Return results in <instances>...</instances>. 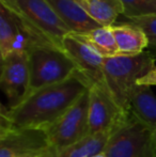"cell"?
<instances>
[{
	"label": "cell",
	"mask_w": 156,
	"mask_h": 157,
	"mask_svg": "<svg viewBox=\"0 0 156 157\" xmlns=\"http://www.w3.org/2000/svg\"><path fill=\"white\" fill-rule=\"evenodd\" d=\"M88 80L76 72L65 81L40 89L14 108L1 107V122L13 127L47 129L89 88Z\"/></svg>",
	"instance_id": "cell-1"
},
{
	"label": "cell",
	"mask_w": 156,
	"mask_h": 157,
	"mask_svg": "<svg viewBox=\"0 0 156 157\" xmlns=\"http://www.w3.org/2000/svg\"><path fill=\"white\" fill-rule=\"evenodd\" d=\"M155 56L150 52L104 58V82L123 110L129 111L131 99L138 80L155 67Z\"/></svg>",
	"instance_id": "cell-2"
},
{
	"label": "cell",
	"mask_w": 156,
	"mask_h": 157,
	"mask_svg": "<svg viewBox=\"0 0 156 157\" xmlns=\"http://www.w3.org/2000/svg\"><path fill=\"white\" fill-rule=\"evenodd\" d=\"M30 95L40 89L65 81L76 72L75 64L67 52L55 45H42L28 52Z\"/></svg>",
	"instance_id": "cell-3"
},
{
	"label": "cell",
	"mask_w": 156,
	"mask_h": 157,
	"mask_svg": "<svg viewBox=\"0 0 156 157\" xmlns=\"http://www.w3.org/2000/svg\"><path fill=\"white\" fill-rule=\"evenodd\" d=\"M104 154L106 157H156V136L129 111L111 132Z\"/></svg>",
	"instance_id": "cell-4"
},
{
	"label": "cell",
	"mask_w": 156,
	"mask_h": 157,
	"mask_svg": "<svg viewBox=\"0 0 156 157\" xmlns=\"http://www.w3.org/2000/svg\"><path fill=\"white\" fill-rule=\"evenodd\" d=\"M0 3L17 13L61 49L64 37L72 33L47 0H0Z\"/></svg>",
	"instance_id": "cell-5"
},
{
	"label": "cell",
	"mask_w": 156,
	"mask_h": 157,
	"mask_svg": "<svg viewBox=\"0 0 156 157\" xmlns=\"http://www.w3.org/2000/svg\"><path fill=\"white\" fill-rule=\"evenodd\" d=\"M89 89L46 129L50 143L49 154L61 151L89 135Z\"/></svg>",
	"instance_id": "cell-6"
},
{
	"label": "cell",
	"mask_w": 156,
	"mask_h": 157,
	"mask_svg": "<svg viewBox=\"0 0 156 157\" xmlns=\"http://www.w3.org/2000/svg\"><path fill=\"white\" fill-rule=\"evenodd\" d=\"M42 45H54L17 13L0 6V54L1 58L12 52H29ZM56 46V45H55Z\"/></svg>",
	"instance_id": "cell-7"
},
{
	"label": "cell",
	"mask_w": 156,
	"mask_h": 157,
	"mask_svg": "<svg viewBox=\"0 0 156 157\" xmlns=\"http://www.w3.org/2000/svg\"><path fill=\"white\" fill-rule=\"evenodd\" d=\"M49 152L46 129L13 127L0 121V157H46Z\"/></svg>",
	"instance_id": "cell-8"
},
{
	"label": "cell",
	"mask_w": 156,
	"mask_h": 157,
	"mask_svg": "<svg viewBox=\"0 0 156 157\" xmlns=\"http://www.w3.org/2000/svg\"><path fill=\"white\" fill-rule=\"evenodd\" d=\"M129 111L123 110L104 81L89 89V135L111 132Z\"/></svg>",
	"instance_id": "cell-9"
},
{
	"label": "cell",
	"mask_w": 156,
	"mask_h": 157,
	"mask_svg": "<svg viewBox=\"0 0 156 157\" xmlns=\"http://www.w3.org/2000/svg\"><path fill=\"white\" fill-rule=\"evenodd\" d=\"M0 87L8 98L9 108L18 106L28 96L30 71L27 52H12L1 58Z\"/></svg>",
	"instance_id": "cell-10"
},
{
	"label": "cell",
	"mask_w": 156,
	"mask_h": 157,
	"mask_svg": "<svg viewBox=\"0 0 156 157\" xmlns=\"http://www.w3.org/2000/svg\"><path fill=\"white\" fill-rule=\"evenodd\" d=\"M62 49L67 52L80 73L90 85L104 81L103 64L104 58L95 49L70 33L62 42Z\"/></svg>",
	"instance_id": "cell-11"
},
{
	"label": "cell",
	"mask_w": 156,
	"mask_h": 157,
	"mask_svg": "<svg viewBox=\"0 0 156 157\" xmlns=\"http://www.w3.org/2000/svg\"><path fill=\"white\" fill-rule=\"evenodd\" d=\"M47 2L74 34H81L101 27L76 0H47Z\"/></svg>",
	"instance_id": "cell-12"
},
{
	"label": "cell",
	"mask_w": 156,
	"mask_h": 157,
	"mask_svg": "<svg viewBox=\"0 0 156 157\" xmlns=\"http://www.w3.org/2000/svg\"><path fill=\"white\" fill-rule=\"evenodd\" d=\"M112 31L117 43L119 55L133 56L144 52L150 45L149 37L140 27L133 23L113 25Z\"/></svg>",
	"instance_id": "cell-13"
},
{
	"label": "cell",
	"mask_w": 156,
	"mask_h": 157,
	"mask_svg": "<svg viewBox=\"0 0 156 157\" xmlns=\"http://www.w3.org/2000/svg\"><path fill=\"white\" fill-rule=\"evenodd\" d=\"M129 111L156 136V95L149 86H137L131 99Z\"/></svg>",
	"instance_id": "cell-14"
},
{
	"label": "cell",
	"mask_w": 156,
	"mask_h": 157,
	"mask_svg": "<svg viewBox=\"0 0 156 157\" xmlns=\"http://www.w3.org/2000/svg\"><path fill=\"white\" fill-rule=\"evenodd\" d=\"M111 132H98L88 135L74 144L46 157H92L103 154L110 138Z\"/></svg>",
	"instance_id": "cell-15"
},
{
	"label": "cell",
	"mask_w": 156,
	"mask_h": 157,
	"mask_svg": "<svg viewBox=\"0 0 156 157\" xmlns=\"http://www.w3.org/2000/svg\"><path fill=\"white\" fill-rule=\"evenodd\" d=\"M87 14L102 27L115 25L119 15H123L120 0H76Z\"/></svg>",
	"instance_id": "cell-16"
},
{
	"label": "cell",
	"mask_w": 156,
	"mask_h": 157,
	"mask_svg": "<svg viewBox=\"0 0 156 157\" xmlns=\"http://www.w3.org/2000/svg\"><path fill=\"white\" fill-rule=\"evenodd\" d=\"M74 34V33H72ZM80 41L85 42L103 57H112L119 55L112 27H97L81 34H74Z\"/></svg>",
	"instance_id": "cell-17"
},
{
	"label": "cell",
	"mask_w": 156,
	"mask_h": 157,
	"mask_svg": "<svg viewBox=\"0 0 156 157\" xmlns=\"http://www.w3.org/2000/svg\"><path fill=\"white\" fill-rule=\"evenodd\" d=\"M123 15L127 18H137L156 15V0H120Z\"/></svg>",
	"instance_id": "cell-18"
},
{
	"label": "cell",
	"mask_w": 156,
	"mask_h": 157,
	"mask_svg": "<svg viewBox=\"0 0 156 157\" xmlns=\"http://www.w3.org/2000/svg\"><path fill=\"white\" fill-rule=\"evenodd\" d=\"M128 21L141 28L148 35L150 45L156 48V15L137 17V18H128Z\"/></svg>",
	"instance_id": "cell-19"
},
{
	"label": "cell",
	"mask_w": 156,
	"mask_h": 157,
	"mask_svg": "<svg viewBox=\"0 0 156 157\" xmlns=\"http://www.w3.org/2000/svg\"><path fill=\"white\" fill-rule=\"evenodd\" d=\"M138 86H156V66L153 68L152 71L148 73L146 76H143L142 78H140L137 82Z\"/></svg>",
	"instance_id": "cell-20"
},
{
	"label": "cell",
	"mask_w": 156,
	"mask_h": 157,
	"mask_svg": "<svg viewBox=\"0 0 156 157\" xmlns=\"http://www.w3.org/2000/svg\"><path fill=\"white\" fill-rule=\"evenodd\" d=\"M92 157H106V155H105V154L103 153V154H98V155H96V156H92Z\"/></svg>",
	"instance_id": "cell-21"
}]
</instances>
